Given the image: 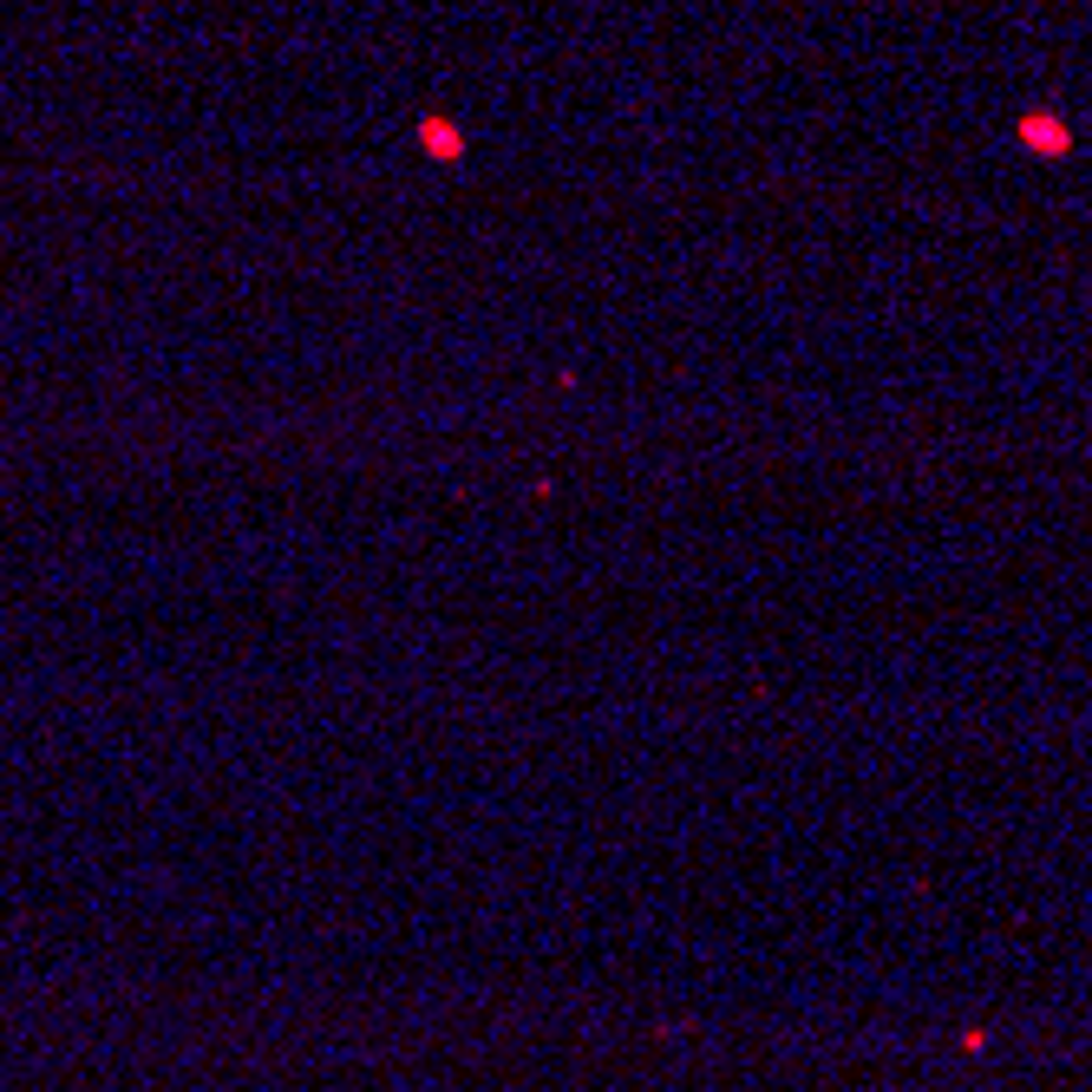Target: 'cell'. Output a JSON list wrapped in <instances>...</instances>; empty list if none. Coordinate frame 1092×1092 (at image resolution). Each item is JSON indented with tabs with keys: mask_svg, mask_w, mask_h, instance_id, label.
<instances>
[{
	"mask_svg": "<svg viewBox=\"0 0 1092 1092\" xmlns=\"http://www.w3.org/2000/svg\"><path fill=\"white\" fill-rule=\"evenodd\" d=\"M1021 137L1034 144V151H1047V157H1060L1073 137H1067V124L1060 118H1047V111H1034V118H1021Z\"/></svg>",
	"mask_w": 1092,
	"mask_h": 1092,
	"instance_id": "6da1fadb",
	"label": "cell"
}]
</instances>
